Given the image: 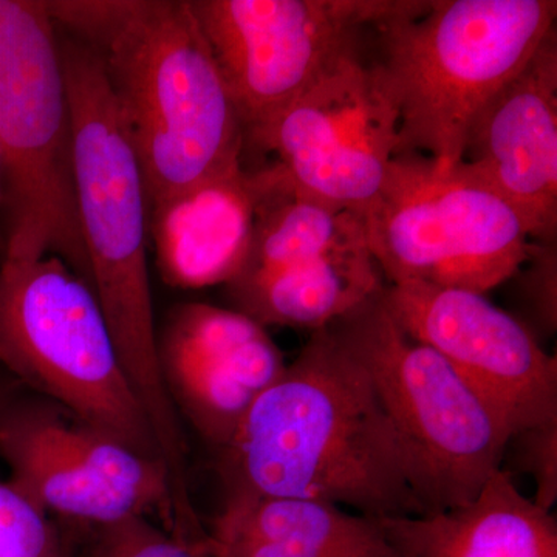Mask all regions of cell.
<instances>
[{
  "mask_svg": "<svg viewBox=\"0 0 557 557\" xmlns=\"http://www.w3.org/2000/svg\"><path fill=\"white\" fill-rule=\"evenodd\" d=\"M219 454L226 498H317L372 519L423 516L372 381L330 327L311 333Z\"/></svg>",
  "mask_w": 557,
  "mask_h": 557,
  "instance_id": "1",
  "label": "cell"
},
{
  "mask_svg": "<svg viewBox=\"0 0 557 557\" xmlns=\"http://www.w3.org/2000/svg\"><path fill=\"white\" fill-rule=\"evenodd\" d=\"M54 25L97 51L129 135L148 211L237 166L245 132L189 2H46Z\"/></svg>",
  "mask_w": 557,
  "mask_h": 557,
  "instance_id": "2",
  "label": "cell"
},
{
  "mask_svg": "<svg viewBox=\"0 0 557 557\" xmlns=\"http://www.w3.org/2000/svg\"><path fill=\"white\" fill-rule=\"evenodd\" d=\"M60 47L72 112L73 177L89 263L87 282L160 453L177 457L186 440L161 375L141 168L97 51L72 36H60Z\"/></svg>",
  "mask_w": 557,
  "mask_h": 557,
  "instance_id": "3",
  "label": "cell"
},
{
  "mask_svg": "<svg viewBox=\"0 0 557 557\" xmlns=\"http://www.w3.org/2000/svg\"><path fill=\"white\" fill-rule=\"evenodd\" d=\"M556 14L555 0H429L373 28L398 115L395 156L460 163L475 121L556 30Z\"/></svg>",
  "mask_w": 557,
  "mask_h": 557,
  "instance_id": "4",
  "label": "cell"
},
{
  "mask_svg": "<svg viewBox=\"0 0 557 557\" xmlns=\"http://www.w3.org/2000/svg\"><path fill=\"white\" fill-rule=\"evenodd\" d=\"M384 287L329 327L368 372L410 493L423 516L435 515L478 496L512 432L445 358L399 327Z\"/></svg>",
  "mask_w": 557,
  "mask_h": 557,
  "instance_id": "5",
  "label": "cell"
},
{
  "mask_svg": "<svg viewBox=\"0 0 557 557\" xmlns=\"http://www.w3.org/2000/svg\"><path fill=\"white\" fill-rule=\"evenodd\" d=\"M46 2L0 0L3 260L58 256L87 281L60 35Z\"/></svg>",
  "mask_w": 557,
  "mask_h": 557,
  "instance_id": "6",
  "label": "cell"
},
{
  "mask_svg": "<svg viewBox=\"0 0 557 557\" xmlns=\"http://www.w3.org/2000/svg\"><path fill=\"white\" fill-rule=\"evenodd\" d=\"M0 362L44 399L160 458L94 289L58 256L0 263Z\"/></svg>",
  "mask_w": 557,
  "mask_h": 557,
  "instance_id": "7",
  "label": "cell"
},
{
  "mask_svg": "<svg viewBox=\"0 0 557 557\" xmlns=\"http://www.w3.org/2000/svg\"><path fill=\"white\" fill-rule=\"evenodd\" d=\"M366 239L388 285L486 295L534 251L519 215L463 164L397 153L364 215Z\"/></svg>",
  "mask_w": 557,
  "mask_h": 557,
  "instance_id": "8",
  "label": "cell"
},
{
  "mask_svg": "<svg viewBox=\"0 0 557 557\" xmlns=\"http://www.w3.org/2000/svg\"><path fill=\"white\" fill-rule=\"evenodd\" d=\"M236 106L245 143L307 89L364 28L413 0H193Z\"/></svg>",
  "mask_w": 557,
  "mask_h": 557,
  "instance_id": "9",
  "label": "cell"
},
{
  "mask_svg": "<svg viewBox=\"0 0 557 557\" xmlns=\"http://www.w3.org/2000/svg\"><path fill=\"white\" fill-rule=\"evenodd\" d=\"M247 143L276 153L295 188L364 219L397 150L398 115L357 46Z\"/></svg>",
  "mask_w": 557,
  "mask_h": 557,
  "instance_id": "10",
  "label": "cell"
},
{
  "mask_svg": "<svg viewBox=\"0 0 557 557\" xmlns=\"http://www.w3.org/2000/svg\"><path fill=\"white\" fill-rule=\"evenodd\" d=\"M0 456L9 482L49 516L101 528L160 509L172 525L163 461L49 399L0 406Z\"/></svg>",
  "mask_w": 557,
  "mask_h": 557,
  "instance_id": "11",
  "label": "cell"
},
{
  "mask_svg": "<svg viewBox=\"0 0 557 557\" xmlns=\"http://www.w3.org/2000/svg\"><path fill=\"white\" fill-rule=\"evenodd\" d=\"M384 304L410 338L446 359L511 429L557 421V361L527 325L485 295L386 285Z\"/></svg>",
  "mask_w": 557,
  "mask_h": 557,
  "instance_id": "12",
  "label": "cell"
},
{
  "mask_svg": "<svg viewBox=\"0 0 557 557\" xmlns=\"http://www.w3.org/2000/svg\"><path fill=\"white\" fill-rule=\"evenodd\" d=\"M157 346L175 409L219 450L287 369L267 327L239 310L209 304L172 310Z\"/></svg>",
  "mask_w": 557,
  "mask_h": 557,
  "instance_id": "13",
  "label": "cell"
},
{
  "mask_svg": "<svg viewBox=\"0 0 557 557\" xmlns=\"http://www.w3.org/2000/svg\"><path fill=\"white\" fill-rule=\"evenodd\" d=\"M522 220L530 239L557 231V35L498 91L469 134L460 161Z\"/></svg>",
  "mask_w": 557,
  "mask_h": 557,
  "instance_id": "14",
  "label": "cell"
},
{
  "mask_svg": "<svg viewBox=\"0 0 557 557\" xmlns=\"http://www.w3.org/2000/svg\"><path fill=\"white\" fill-rule=\"evenodd\" d=\"M276 174V163L256 171L240 163L150 207L149 234L163 281L196 289L239 276Z\"/></svg>",
  "mask_w": 557,
  "mask_h": 557,
  "instance_id": "15",
  "label": "cell"
},
{
  "mask_svg": "<svg viewBox=\"0 0 557 557\" xmlns=\"http://www.w3.org/2000/svg\"><path fill=\"white\" fill-rule=\"evenodd\" d=\"M399 557H557V523L500 468L461 507L376 519Z\"/></svg>",
  "mask_w": 557,
  "mask_h": 557,
  "instance_id": "16",
  "label": "cell"
},
{
  "mask_svg": "<svg viewBox=\"0 0 557 557\" xmlns=\"http://www.w3.org/2000/svg\"><path fill=\"white\" fill-rule=\"evenodd\" d=\"M386 285L368 239L351 242L262 281L228 285L236 310L263 327H329Z\"/></svg>",
  "mask_w": 557,
  "mask_h": 557,
  "instance_id": "17",
  "label": "cell"
},
{
  "mask_svg": "<svg viewBox=\"0 0 557 557\" xmlns=\"http://www.w3.org/2000/svg\"><path fill=\"white\" fill-rule=\"evenodd\" d=\"M208 536L281 542L318 557H399L376 519L317 498H226Z\"/></svg>",
  "mask_w": 557,
  "mask_h": 557,
  "instance_id": "18",
  "label": "cell"
},
{
  "mask_svg": "<svg viewBox=\"0 0 557 557\" xmlns=\"http://www.w3.org/2000/svg\"><path fill=\"white\" fill-rule=\"evenodd\" d=\"M276 166V180L260 207L247 263L228 285L262 281L366 239L361 215L295 188Z\"/></svg>",
  "mask_w": 557,
  "mask_h": 557,
  "instance_id": "19",
  "label": "cell"
},
{
  "mask_svg": "<svg viewBox=\"0 0 557 557\" xmlns=\"http://www.w3.org/2000/svg\"><path fill=\"white\" fill-rule=\"evenodd\" d=\"M0 557H65L49 515L10 482H0Z\"/></svg>",
  "mask_w": 557,
  "mask_h": 557,
  "instance_id": "20",
  "label": "cell"
},
{
  "mask_svg": "<svg viewBox=\"0 0 557 557\" xmlns=\"http://www.w3.org/2000/svg\"><path fill=\"white\" fill-rule=\"evenodd\" d=\"M94 557H205L188 542L163 533L138 516L101 527Z\"/></svg>",
  "mask_w": 557,
  "mask_h": 557,
  "instance_id": "21",
  "label": "cell"
},
{
  "mask_svg": "<svg viewBox=\"0 0 557 557\" xmlns=\"http://www.w3.org/2000/svg\"><path fill=\"white\" fill-rule=\"evenodd\" d=\"M523 468L536 483L539 507L552 511L557 497V421L516 434Z\"/></svg>",
  "mask_w": 557,
  "mask_h": 557,
  "instance_id": "22",
  "label": "cell"
},
{
  "mask_svg": "<svg viewBox=\"0 0 557 557\" xmlns=\"http://www.w3.org/2000/svg\"><path fill=\"white\" fill-rule=\"evenodd\" d=\"M556 244H534L530 262L533 269L528 273V292L539 310V317L548 329L556 327Z\"/></svg>",
  "mask_w": 557,
  "mask_h": 557,
  "instance_id": "23",
  "label": "cell"
},
{
  "mask_svg": "<svg viewBox=\"0 0 557 557\" xmlns=\"http://www.w3.org/2000/svg\"><path fill=\"white\" fill-rule=\"evenodd\" d=\"M2 203H3L2 163H0V222H2ZM0 245H2V225H0Z\"/></svg>",
  "mask_w": 557,
  "mask_h": 557,
  "instance_id": "24",
  "label": "cell"
},
{
  "mask_svg": "<svg viewBox=\"0 0 557 557\" xmlns=\"http://www.w3.org/2000/svg\"><path fill=\"white\" fill-rule=\"evenodd\" d=\"M0 406H2V405H0Z\"/></svg>",
  "mask_w": 557,
  "mask_h": 557,
  "instance_id": "25",
  "label": "cell"
}]
</instances>
